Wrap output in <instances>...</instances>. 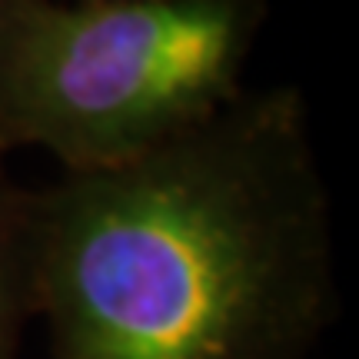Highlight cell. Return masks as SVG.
Listing matches in <instances>:
<instances>
[{
  "instance_id": "3",
  "label": "cell",
  "mask_w": 359,
  "mask_h": 359,
  "mask_svg": "<svg viewBox=\"0 0 359 359\" xmlns=\"http://www.w3.org/2000/svg\"><path fill=\"white\" fill-rule=\"evenodd\" d=\"M37 316L30 190L0 167V359H20V333Z\"/></svg>"
},
{
  "instance_id": "2",
  "label": "cell",
  "mask_w": 359,
  "mask_h": 359,
  "mask_svg": "<svg viewBox=\"0 0 359 359\" xmlns=\"http://www.w3.org/2000/svg\"><path fill=\"white\" fill-rule=\"evenodd\" d=\"M266 0H0V156L64 173L177 140L243 93Z\"/></svg>"
},
{
  "instance_id": "1",
  "label": "cell",
  "mask_w": 359,
  "mask_h": 359,
  "mask_svg": "<svg viewBox=\"0 0 359 359\" xmlns=\"http://www.w3.org/2000/svg\"><path fill=\"white\" fill-rule=\"evenodd\" d=\"M306 107L240 93L150 154L30 190L50 359H313L336 313Z\"/></svg>"
}]
</instances>
